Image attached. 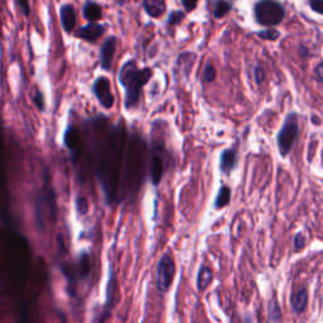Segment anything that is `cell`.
I'll return each instance as SVG.
<instances>
[{
  "instance_id": "obj_7",
  "label": "cell",
  "mask_w": 323,
  "mask_h": 323,
  "mask_svg": "<svg viewBox=\"0 0 323 323\" xmlns=\"http://www.w3.org/2000/svg\"><path fill=\"white\" fill-rule=\"evenodd\" d=\"M116 50V38L111 37L103 43L102 48H101V55H100V60H101V67L105 71L110 70L111 67V62H113L114 55H115Z\"/></svg>"
},
{
  "instance_id": "obj_24",
  "label": "cell",
  "mask_w": 323,
  "mask_h": 323,
  "mask_svg": "<svg viewBox=\"0 0 323 323\" xmlns=\"http://www.w3.org/2000/svg\"><path fill=\"white\" fill-rule=\"evenodd\" d=\"M310 7L314 12L323 14V0H310Z\"/></svg>"
},
{
  "instance_id": "obj_13",
  "label": "cell",
  "mask_w": 323,
  "mask_h": 323,
  "mask_svg": "<svg viewBox=\"0 0 323 323\" xmlns=\"http://www.w3.org/2000/svg\"><path fill=\"white\" fill-rule=\"evenodd\" d=\"M144 7L148 12L149 15L156 18L160 17L166 9V3L164 0H144Z\"/></svg>"
},
{
  "instance_id": "obj_14",
  "label": "cell",
  "mask_w": 323,
  "mask_h": 323,
  "mask_svg": "<svg viewBox=\"0 0 323 323\" xmlns=\"http://www.w3.org/2000/svg\"><path fill=\"white\" fill-rule=\"evenodd\" d=\"M230 199H231V189L227 186H222L220 188L216 199H214V207L216 208H222V207L227 206L230 203Z\"/></svg>"
},
{
  "instance_id": "obj_20",
  "label": "cell",
  "mask_w": 323,
  "mask_h": 323,
  "mask_svg": "<svg viewBox=\"0 0 323 323\" xmlns=\"http://www.w3.org/2000/svg\"><path fill=\"white\" fill-rule=\"evenodd\" d=\"M257 35H259L260 38H262V39H269V40H275L279 38V32L275 29H267V30H262V32H259L257 33Z\"/></svg>"
},
{
  "instance_id": "obj_23",
  "label": "cell",
  "mask_w": 323,
  "mask_h": 323,
  "mask_svg": "<svg viewBox=\"0 0 323 323\" xmlns=\"http://www.w3.org/2000/svg\"><path fill=\"white\" fill-rule=\"evenodd\" d=\"M184 18V14L182 12H173L171 15H169V24H178L182 19Z\"/></svg>"
},
{
  "instance_id": "obj_21",
  "label": "cell",
  "mask_w": 323,
  "mask_h": 323,
  "mask_svg": "<svg viewBox=\"0 0 323 323\" xmlns=\"http://www.w3.org/2000/svg\"><path fill=\"white\" fill-rule=\"evenodd\" d=\"M305 242H307V239L303 234H298L297 236L294 237V249L295 251H299L303 247L305 246Z\"/></svg>"
},
{
  "instance_id": "obj_15",
  "label": "cell",
  "mask_w": 323,
  "mask_h": 323,
  "mask_svg": "<svg viewBox=\"0 0 323 323\" xmlns=\"http://www.w3.org/2000/svg\"><path fill=\"white\" fill-rule=\"evenodd\" d=\"M83 15L88 22H96L101 18V8L95 3H87L83 9Z\"/></svg>"
},
{
  "instance_id": "obj_18",
  "label": "cell",
  "mask_w": 323,
  "mask_h": 323,
  "mask_svg": "<svg viewBox=\"0 0 323 323\" xmlns=\"http://www.w3.org/2000/svg\"><path fill=\"white\" fill-rule=\"evenodd\" d=\"M90 273V259L87 254H83L80 260V274L81 277H87Z\"/></svg>"
},
{
  "instance_id": "obj_22",
  "label": "cell",
  "mask_w": 323,
  "mask_h": 323,
  "mask_svg": "<svg viewBox=\"0 0 323 323\" xmlns=\"http://www.w3.org/2000/svg\"><path fill=\"white\" fill-rule=\"evenodd\" d=\"M254 76H255V82H256L257 85H261V83L265 81V71L262 70L261 67H255Z\"/></svg>"
},
{
  "instance_id": "obj_4",
  "label": "cell",
  "mask_w": 323,
  "mask_h": 323,
  "mask_svg": "<svg viewBox=\"0 0 323 323\" xmlns=\"http://www.w3.org/2000/svg\"><path fill=\"white\" fill-rule=\"evenodd\" d=\"M176 264L169 254H164L160 257L156 267V288L160 293H167L173 282Z\"/></svg>"
},
{
  "instance_id": "obj_26",
  "label": "cell",
  "mask_w": 323,
  "mask_h": 323,
  "mask_svg": "<svg viewBox=\"0 0 323 323\" xmlns=\"http://www.w3.org/2000/svg\"><path fill=\"white\" fill-rule=\"evenodd\" d=\"M18 4L20 5V9L23 10L24 15H28V13H29V5H28V0H18Z\"/></svg>"
},
{
  "instance_id": "obj_10",
  "label": "cell",
  "mask_w": 323,
  "mask_h": 323,
  "mask_svg": "<svg viewBox=\"0 0 323 323\" xmlns=\"http://www.w3.org/2000/svg\"><path fill=\"white\" fill-rule=\"evenodd\" d=\"M290 304L295 313H302L308 304V292L305 288H300L294 292L290 298Z\"/></svg>"
},
{
  "instance_id": "obj_9",
  "label": "cell",
  "mask_w": 323,
  "mask_h": 323,
  "mask_svg": "<svg viewBox=\"0 0 323 323\" xmlns=\"http://www.w3.org/2000/svg\"><path fill=\"white\" fill-rule=\"evenodd\" d=\"M103 33V27L100 24H96V23L91 22L90 24H87L86 27L81 28L77 32V35L82 39L87 40V42H95L96 39L102 35Z\"/></svg>"
},
{
  "instance_id": "obj_25",
  "label": "cell",
  "mask_w": 323,
  "mask_h": 323,
  "mask_svg": "<svg viewBox=\"0 0 323 323\" xmlns=\"http://www.w3.org/2000/svg\"><path fill=\"white\" fill-rule=\"evenodd\" d=\"M197 2H198V0H182V3H183L184 8H186L187 10H193L194 8H196Z\"/></svg>"
},
{
  "instance_id": "obj_5",
  "label": "cell",
  "mask_w": 323,
  "mask_h": 323,
  "mask_svg": "<svg viewBox=\"0 0 323 323\" xmlns=\"http://www.w3.org/2000/svg\"><path fill=\"white\" fill-rule=\"evenodd\" d=\"M92 90L95 96L97 97L98 102L105 109H110L114 105V95L111 92L110 81L106 77H98L93 82Z\"/></svg>"
},
{
  "instance_id": "obj_3",
  "label": "cell",
  "mask_w": 323,
  "mask_h": 323,
  "mask_svg": "<svg viewBox=\"0 0 323 323\" xmlns=\"http://www.w3.org/2000/svg\"><path fill=\"white\" fill-rule=\"evenodd\" d=\"M255 15L260 24L277 25L284 18V9L274 0H261L255 7Z\"/></svg>"
},
{
  "instance_id": "obj_2",
  "label": "cell",
  "mask_w": 323,
  "mask_h": 323,
  "mask_svg": "<svg viewBox=\"0 0 323 323\" xmlns=\"http://www.w3.org/2000/svg\"><path fill=\"white\" fill-rule=\"evenodd\" d=\"M299 135V125H298V115L295 113H290L285 118L284 125L280 129L277 136L278 148H279L280 155L287 156L294 146Z\"/></svg>"
},
{
  "instance_id": "obj_28",
  "label": "cell",
  "mask_w": 323,
  "mask_h": 323,
  "mask_svg": "<svg viewBox=\"0 0 323 323\" xmlns=\"http://www.w3.org/2000/svg\"><path fill=\"white\" fill-rule=\"evenodd\" d=\"M315 75H317L318 78L323 82V63L318 65V67L315 68Z\"/></svg>"
},
{
  "instance_id": "obj_12",
  "label": "cell",
  "mask_w": 323,
  "mask_h": 323,
  "mask_svg": "<svg viewBox=\"0 0 323 323\" xmlns=\"http://www.w3.org/2000/svg\"><path fill=\"white\" fill-rule=\"evenodd\" d=\"M212 278H213V273L209 269L208 266H202L199 269L198 274H197V289L199 292H203L212 282Z\"/></svg>"
},
{
  "instance_id": "obj_17",
  "label": "cell",
  "mask_w": 323,
  "mask_h": 323,
  "mask_svg": "<svg viewBox=\"0 0 323 323\" xmlns=\"http://www.w3.org/2000/svg\"><path fill=\"white\" fill-rule=\"evenodd\" d=\"M231 9V5L229 4L225 0H219V2L214 4V9H213V14L216 18H222L225 14L230 12Z\"/></svg>"
},
{
  "instance_id": "obj_8",
  "label": "cell",
  "mask_w": 323,
  "mask_h": 323,
  "mask_svg": "<svg viewBox=\"0 0 323 323\" xmlns=\"http://www.w3.org/2000/svg\"><path fill=\"white\" fill-rule=\"evenodd\" d=\"M237 164V149L230 148L225 149L220 156V169L224 173H230L235 169Z\"/></svg>"
},
{
  "instance_id": "obj_1",
  "label": "cell",
  "mask_w": 323,
  "mask_h": 323,
  "mask_svg": "<svg viewBox=\"0 0 323 323\" xmlns=\"http://www.w3.org/2000/svg\"><path fill=\"white\" fill-rule=\"evenodd\" d=\"M151 77L150 68L139 70L134 61H129L121 67L119 73V82L125 88V107L133 109L138 105L141 95V88Z\"/></svg>"
},
{
  "instance_id": "obj_19",
  "label": "cell",
  "mask_w": 323,
  "mask_h": 323,
  "mask_svg": "<svg viewBox=\"0 0 323 323\" xmlns=\"http://www.w3.org/2000/svg\"><path fill=\"white\" fill-rule=\"evenodd\" d=\"M214 78H216V70H214L213 66L207 65L206 67H204L202 80H203L204 82H212V81H214Z\"/></svg>"
},
{
  "instance_id": "obj_6",
  "label": "cell",
  "mask_w": 323,
  "mask_h": 323,
  "mask_svg": "<svg viewBox=\"0 0 323 323\" xmlns=\"http://www.w3.org/2000/svg\"><path fill=\"white\" fill-rule=\"evenodd\" d=\"M162 150H154L153 155H151V162H150V176H151V181H153V184H159L160 182L162 177H163L164 173V155L160 154Z\"/></svg>"
},
{
  "instance_id": "obj_11",
  "label": "cell",
  "mask_w": 323,
  "mask_h": 323,
  "mask_svg": "<svg viewBox=\"0 0 323 323\" xmlns=\"http://www.w3.org/2000/svg\"><path fill=\"white\" fill-rule=\"evenodd\" d=\"M61 20H62L63 29L71 32L76 25V13L71 5H63L61 9Z\"/></svg>"
},
{
  "instance_id": "obj_16",
  "label": "cell",
  "mask_w": 323,
  "mask_h": 323,
  "mask_svg": "<svg viewBox=\"0 0 323 323\" xmlns=\"http://www.w3.org/2000/svg\"><path fill=\"white\" fill-rule=\"evenodd\" d=\"M267 313H269V320L272 322H278L282 318V312H280L279 303L277 300H270L267 304Z\"/></svg>"
},
{
  "instance_id": "obj_27",
  "label": "cell",
  "mask_w": 323,
  "mask_h": 323,
  "mask_svg": "<svg viewBox=\"0 0 323 323\" xmlns=\"http://www.w3.org/2000/svg\"><path fill=\"white\" fill-rule=\"evenodd\" d=\"M34 100H35V103H37L38 109H39V110H42V109H43V97H42V95H40V93H37V96H34Z\"/></svg>"
}]
</instances>
